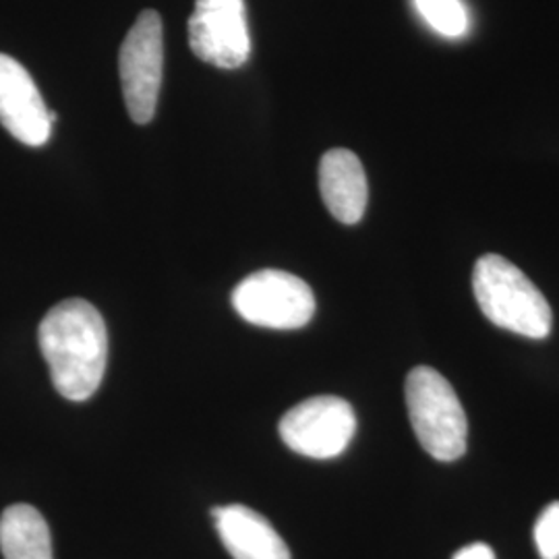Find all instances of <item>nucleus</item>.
<instances>
[{
	"mask_svg": "<svg viewBox=\"0 0 559 559\" xmlns=\"http://www.w3.org/2000/svg\"><path fill=\"white\" fill-rule=\"evenodd\" d=\"M282 441L300 456H340L357 431L353 406L338 396H313L293 406L278 425Z\"/></svg>",
	"mask_w": 559,
	"mask_h": 559,
	"instance_id": "nucleus-6",
	"label": "nucleus"
},
{
	"mask_svg": "<svg viewBox=\"0 0 559 559\" xmlns=\"http://www.w3.org/2000/svg\"><path fill=\"white\" fill-rule=\"evenodd\" d=\"M233 307L240 318L267 330H299L316 313L311 286L282 270H261L240 280L233 290Z\"/></svg>",
	"mask_w": 559,
	"mask_h": 559,
	"instance_id": "nucleus-4",
	"label": "nucleus"
},
{
	"mask_svg": "<svg viewBox=\"0 0 559 559\" xmlns=\"http://www.w3.org/2000/svg\"><path fill=\"white\" fill-rule=\"evenodd\" d=\"M452 559H496V554L485 543H473V545H466L459 549Z\"/></svg>",
	"mask_w": 559,
	"mask_h": 559,
	"instance_id": "nucleus-14",
	"label": "nucleus"
},
{
	"mask_svg": "<svg viewBox=\"0 0 559 559\" xmlns=\"http://www.w3.org/2000/svg\"><path fill=\"white\" fill-rule=\"evenodd\" d=\"M473 290L480 311L501 330L526 338H547L554 313L539 288L512 261L489 253L475 263Z\"/></svg>",
	"mask_w": 559,
	"mask_h": 559,
	"instance_id": "nucleus-2",
	"label": "nucleus"
},
{
	"mask_svg": "<svg viewBox=\"0 0 559 559\" xmlns=\"http://www.w3.org/2000/svg\"><path fill=\"white\" fill-rule=\"evenodd\" d=\"M420 17L445 38H460L468 29V11L462 0H413Z\"/></svg>",
	"mask_w": 559,
	"mask_h": 559,
	"instance_id": "nucleus-12",
	"label": "nucleus"
},
{
	"mask_svg": "<svg viewBox=\"0 0 559 559\" xmlns=\"http://www.w3.org/2000/svg\"><path fill=\"white\" fill-rule=\"evenodd\" d=\"M189 46L198 59L218 69H239L251 55L245 0H195Z\"/></svg>",
	"mask_w": 559,
	"mask_h": 559,
	"instance_id": "nucleus-7",
	"label": "nucleus"
},
{
	"mask_svg": "<svg viewBox=\"0 0 559 559\" xmlns=\"http://www.w3.org/2000/svg\"><path fill=\"white\" fill-rule=\"evenodd\" d=\"M164 40L156 11H143L120 46V87L127 110L138 124H147L156 115L160 96Z\"/></svg>",
	"mask_w": 559,
	"mask_h": 559,
	"instance_id": "nucleus-5",
	"label": "nucleus"
},
{
	"mask_svg": "<svg viewBox=\"0 0 559 559\" xmlns=\"http://www.w3.org/2000/svg\"><path fill=\"white\" fill-rule=\"evenodd\" d=\"M226 551L235 559H290V549L260 512L233 503L212 508Z\"/></svg>",
	"mask_w": 559,
	"mask_h": 559,
	"instance_id": "nucleus-9",
	"label": "nucleus"
},
{
	"mask_svg": "<svg viewBox=\"0 0 559 559\" xmlns=\"http://www.w3.org/2000/svg\"><path fill=\"white\" fill-rule=\"evenodd\" d=\"M38 342L60 396L83 402L96 394L108 360V330L92 302L60 300L41 320Z\"/></svg>",
	"mask_w": 559,
	"mask_h": 559,
	"instance_id": "nucleus-1",
	"label": "nucleus"
},
{
	"mask_svg": "<svg viewBox=\"0 0 559 559\" xmlns=\"http://www.w3.org/2000/svg\"><path fill=\"white\" fill-rule=\"evenodd\" d=\"M406 406L423 450L431 459L454 462L466 452L468 420L460 399L433 367H415L406 378Z\"/></svg>",
	"mask_w": 559,
	"mask_h": 559,
	"instance_id": "nucleus-3",
	"label": "nucleus"
},
{
	"mask_svg": "<svg viewBox=\"0 0 559 559\" xmlns=\"http://www.w3.org/2000/svg\"><path fill=\"white\" fill-rule=\"evenodd\" d=\"M535 543L543 559H559V501L549 503L535 524Z\"/></svg>",
	"mask_w": 559,
	"mask_h": 559,
	"instance_id": "nucleus-13",
	"label": "nucleus"
},
{
	"mask_svg": "<svg viewBox=\"0 0 559 559\" xmlns=\"http://www.w3.org/2000/svg\"><path fill=\"white\" fill-rule=\"evenodd\" d=\"M0 551L4 559H55L50 528L34 506L15 503L2 512Z\"/></svg>",
	"mask_w": 559,
	"mask_h": 559,
	"instance_id": "nucleus-11",
	"label": "nucleus"
},
{
	"mask_svg": "<svg viewBox=\"0 0 559 559\" xmlns=\"http://www.w3.org/2000/svg\"><path fill=\"white\" fill-rule=\"evenodd\" d=\"M321 200L330 214L342 224H357L365 216L369 187L359 156L336 147L320 162Z\"/></svg>",
	"mask_w": 559,
	"mask_h": 559,
	"instance_id": "nucleus-10",
	"label": "nucleus"
},
{
	"mask_svg": "<svg viewBox=\"0 0 559 559\" xmlns=\"http://www.w3.org/2000/svg\"><path fill=\"white\" fill-rule=\"evenodd\" d=\"M55 112L44 104L27 69L9 55H0V124L15 140L40 147L50 140Z\"/></svg>",
	"mask_w": 559,
	"mask_h": 559,
	"instance_id": "nucleus-8",
	"label": "nucleus"
}]
</instances>
